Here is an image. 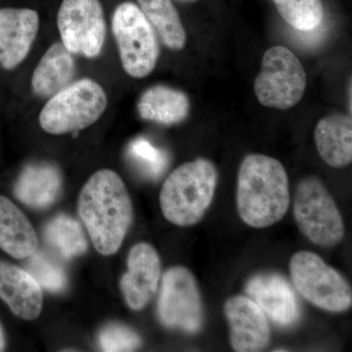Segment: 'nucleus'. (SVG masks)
Returning <instances> with one entry per match:
<instances>
[{
    "mask_svg": "<svg viewBox=\"0 0 352 352\" xmlns=\"http://www.w3.org/2000/svg\"><path fill=\"white\" fill-rule=\"evenodd\" d=\"M139 7L151 23L166 47L182 50L186 43V32L171 0H138Z\"/></svg>",
    "mask_w": 352,
    "mask_h": 352,
    "instance_id": "21",
    "label": "nucleus"
},
{
    "mask_svg": "<svg viewBox=\"0 0 352 352\" xmlns=\"http://www.w3.org/2000/svg\"><path fill=\"white\" fill-rule=\"evenodd\" d=\"M39 30V15L29 8L0 9V66L12 69L27 58Z\"/></svg>",
    "mask_w": 352,
    "mask_h": 352,
    "instance_id": "14",
    "label": "nucleus"
},
{
    "mask_svg": "<svg viewBox=\"0 0 352 352\" xmlns=\"http://www.w3.org/2000/svg\"><path fill=\"white\" fill-rule=\"evenodd\" d=\"M107 104L104 88L94 80L82 78L50 97L39 113V124L54 135L82 131L100 119Z\"/></svg>",
    "mask_w": 352,
    "mask_h": 352,
    "instance_id": "4",
    "label": "nucleus"
},
{
    "mask_svg": "<svg viewBox=\"0 0 352 352\" xmlns=\"http://www.w3.org/2000/svg\"><path fill=\"white\" fill-rule=\"evenodd\" d=\"M219 173L206 159L185 163L168 175L160 193L162 212L175 226L196 224L212 205Z\"/></svg>",
    "mask_w": 352,
    "mask_h": 352,
    "instance_id": "3",
    "label": "nucleus"
},
{
    "mask_svg": "<svg viewBox=\"0 0 352 352\" xmlns=\"http://www.w3.org/2000/svg\"><path fill=\"white\" fill-rule=\"evenodd\" d=\"M62 43L73 54L96 58L105 44L106 22L99 0H63L57 15Z\"/></svg>",
    "mask_w": 352,
    "mask_h": 352,
    "instance_id": "10",
    "label": "nucleus"
},
{
    "mask_svg": "<svg viewBox=\"0 0 352 352\" xmlns=\"http://www.w3.org/2000/svg\"><path fill=\"white\" fill-rule=\"evenodd\" d=\"M289 201L288 175L283 164L265 155H248L238 173L241 219L254 228H266L283 219Z\"/></svg>",
    "mask_w": 352,
    "mask_h": 352,
    "instance_id": "2",
    "label": "nucleus"
},
{
    "mask_svg": "<svg viewBox=\"0 0 352 352\" xmlns=\"http://www.w3.org/2000/svg\"><path fill=\"white\" fill-rule=\"evenodd\" d=\"M284 21L302 32H310L320 25L324 17L322 0H273Z\"/></svg>",
    "mask_w": 352,
    "mask_h": 352,
    "instance_id": "23",
    "label": "nucleus"
},
{
    "mask_svg": "<svg viewBox=\"0 0 352 352\" xmlns=\"http://www.w3.org/2000/svg\"><path fill=\"white\" fill-rule=\"evenodd\" d=\"M245 292L273 323L280 327L295 325L300 308L295 289L279 273H259L249 280Z\"/></svg>",
    "mask_w": 352,
    "mask_h": 352,
    "instance_id": "11",
    "label": "nucleus"
},
{
    "mask_svg": "<svg viewBox=\"0 0 352 352\" xmlns=\"http://www.w3.org/2000/svg\"><path fill=\"white\" fill-rule=\"evenodd\" d=\"M230 329V344L237 352L263 351L270 342L268 318L248 296H231L224 305Z\"/></svg>",
    "mask_w": 352,
    "mask_h": 352,
    "instance_id": "12",
    "label": "nucleus"
},
{
    "mask_svg": "<svg viewBox=\"0 0 352 352\" xmlns=\"http://www.w3.org/2000/svg\"><path fill=\"white\" fill-rule=\"evenodd\" d=\"M138 110L143 120L170 126L179 124L188 117L190 101L180 90L156 85L141 95Z\"/></svg>",
    "mask_w": 352,
    "mask_h": 352,
    "instance_id": "20",
    "label": "nucleus"
},
{
    "mask_svg": "<svg viewBox=\"0 0 352 352\" xmlns=\"http://www.w3.org/2000/svg\"><path fill=\"white\" fill-rule=\"evenodd\" d=\"M112 28L126 74L136 78L149 76L159 59V43L140 7L132 2L120 4L113 12Z\"/></svg>",
    "mask_w": 352,
    "mask_h": 352,
    "instance_id": "7",
    "label": "nucleus"
},
{
    "mask_svg": "<svg viewBox=\"0 0 352 352\" xmlns=\"http://www.w3.org/2000/svg\"><path fill=\"white\" fill-rule=\"evenodd\" d=\"M294 217L300 232L315 245L335 247L344 239V224L339 208L315 176H308L298 183Z\"/></svg>",
    "mask_w": 352,
    "mask_h": 352,
    "instance_id": "5",
    "label": "nucleus"
},
{
    "mask_svg": "<svg viewBox=\"0 0 352 352\" xmlns=\"http://www.w3.org/2000/svg\"><path fill=\"white\" fill-rule=\"evenodd\" d=\"M63 187V176L55 164L32 163L25 166L14 186L16 198L32 208L50 207Z\"/></svg>",
    "mask_w": 352,
    "mask_h": 352,
    "instance_id": "16",
    "label": "nucleus"
},
{
    "mask_svg": "<svg viewBox=\"0 0 352 352\" xmlns=\"http://www.w3.org/2000/svg\"><path fill=\"white\" fill-rule=\"evenodd\" d=\"M307 83L298 58L284 46H274L264 53L254 92L261 105L287 110L302 100Z\"/></svg>",
    "mask_w": 352,
    "mask_h": 352,
    "instance_id": "8",
    "label": "nucleus"
},
{
    "mask_svg": "<svg viewBox=\"0 0 352 352\" xmlns=\"http://www.w3.org/2000/svg\"><path fill=\"white\" fill-rule=\"evenodd\" d=\"M175 1L180 2V3H193L197 0H175Z\"/></svg>",
    "mask_w": 352,
    "mask_h": 352,
    "instance_id": "28",
    "label": "nucleus"
},
{
    "mask_svg": "<svg viewBox=\"0 0 352 352\" xmlns=\"http://www.w3.org/2000/svg\"><path fill=\"white\" fill-rule=\"evenodd\" d=\"M161 278V259L147 243L132 247L127 256V271L120 279V289L132 310L143 309L157 293Z\"/></svg>",
    "mask_w": 352,
    "mask_h": 352,
    "instance_id": "13",
    "label": "nucleus"
},
{
    "mask_svg": "<svg viewBox=\"0 0 352 352\" xmlns=\"http://www.w3.org/2000/svg\"><path fill=\"white\" fill-rule=\"evenodd\" d=\"M73 53L62 43H55L46 50L32 76V88L38 97L47 98L68 87L75 76Z\"/></svg>",
    "mask_w": 352,
    "mask_h": 352,
    "instance_id": "19",
    "label": "nucleus"
},
{
    "mask_svg": "<svg viewBox=\"0 0 352 352\" xmlns=\"http://www.w3.org/2000/svg\"><path fill=\"white\" fill-rule=\"evenodd\" d=\"M99 346L106 352L134 351L142 344L140 336L129 326L109 323L98 336Z\"/></svg>",
    "mask_w": 352,
    "mask_h": 352,
    "instance_id": "26",
    "label": "nucleus"
},
{
    "mask_svg": "<svg viewBox=\"0 0 352 352\" xmlns=\"http://www.w3.org/2000/svg\"><path fill=\"white\" fill-rule=\"evenodd\" d=\"M44 238L65 258L82 256L87 251V241L82 227L73 217L60 214L48 222Z\"/></svg>",
    "mask_w": 352,
    "mask_h": 352,
    "instance_id": "22",
    "label": "nucleus"
},
{
    "mask_svg": "<svg viewBox=\"0 0 352 352\" xmlns=\"http://www.w3.org/2000/svg\"><path fill=\"white\" fill-rule=\"evenodd\" d=\"M315 145L326 164L344 168L352 162L351 115L332 113L319 120L314 131Z\"/></svg>",
    "mask_w": 352,
    "mask_h": 352,
    "instance_id": "17",
    "label": "nucleus"
},
{
    "mask_svg": "<svg viewBox=\"0 0 352 352\" xmlns=\"http://www.w3.org/2000/svg\"><path fill=\"white\" fill-rule=\"evenodd\" d=\"M157 309L164 327L187 333L200 332L205 320L203 302L196 278L188 268L173 266L166 271Z\"/></svg>",
    "mask_w": 352,
    "mask_h": 352,
    "instance_id": "9",
    "label": "nucleus"
},
{
    "mask_svg": "<svg viewBox=\"0 0 352 352\" xmlns=\"http://www.w3.org/2000/svg\"><path fill=\"white\" fill-rule=\"evenodd\" d=\"M289 274L296 291L315 307L330 312H344L351 307V285L318 254L296 252L289 261Z\"/></svg>",
    "mask_w": 352,
    "mask_h": 352,
    "instance_id": "6",
    "label": "nucleus"
},
{
    "mask_svg": "<svg viewBox=\"0 0 352 352\" xmlns=\"http://www.w3.org/2000/svg\"><path fill=\"white\" fill-rule=\"evenodd\" d=\"M0 298L24 320H36L43 311V292L38 282L27 270L1 261Z\"/></svg>",
    "mask_w": 352,
    "mask_h": 352,
    "instance_id": "15",
    "label": "nucleus"
},
{
    "mask_svg": "<svg viewBox=\"0 0 352 352\" xmlns=\"http://www.w3.org/2000/svg\"><path fill=\"white\" fill-rule=\"evenodd\" d=\"M129 154L136 166L149 177H159L168 166V154L155 147L145 138H140L132 141Z\"/></svg>",
    "mask_w": 352,
    "mask_h": 352,
    "instance_id": "25",
    "label": "nucleus"
},
{
    "mask_svg": "<svg viewBox=\"0 0 352 352\" xmlns=\"http://www.w3.org/2000/svg\"><path fill=\"white\" fill-rule=\"evenodd\" d=\"M31 221L12 201L0 196V249L14 258L25 259L38 250Z\"/></svg>",
    "mask_w": 352,
    "mask_h": 352,
    "instance_id": "18",
    "label": "nucleus"
},
{
    "mask_svg": "<svg viewBox=\"0 0 352 352\" xmlns=\"http://www.w3.org/2000/svg\"><path fill=\"white\" fill-rule=\"evenodd\" d=\"M78 210L99 254L119 251L133 220V207L117 173L108 168L95 173L80 191Z\"/></svg>",
    "mask_w": 352,
    "mask_h": 352,
    "instance_id": "1",
    "label": "nucleus"
},
{
    "mask_svg": "<svg viewBox=\"0 0 352 352\" xmlns=\"http://www.w3.org/2000/svg\"><path fill=\"white\" fill-rule=\"evenodd\" d=\"M6 346V335H4L3 329L0 324V351H3Z\"/></svg>",
    "mask_w": 352,
    "mask_h": 352,
    "instance_id": "27",
    "label": "nucleus"
},
{
    "mask_svg": "<svg viewBox=\"0 0 352 352\" xmlns=\"http://www.w3.org/2000/svg\"><path fill=\"white\" fill-rule=\"evenodd\" d=\"M25 270L34 278L41 288L60 293L64 291L68 282L63 266L44 252H34L28 258Z\"/></svg>",
    "mask_w": 352,
    "mask_h": 352,
    "instance_id": "24",
    "label": "nucleus"
}]
</instances>
